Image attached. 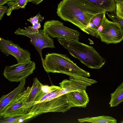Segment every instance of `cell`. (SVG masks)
<instances>
[{
    "label": "cell",
    "mask_w": 123,
    "mask_h": 123,
    "mask_svg": "<svg viewBox=\"0 0 123 123\" xmlns=\"http://www.w3.org/2000/svg\"><path fill=\"white\" fill-rule=\"evenodd\" d=\"M58 42L74 57L79 60L89 68L99 69L105 64V59L93 47L78 41L57 38Z\"/></svg>",
    "instance_id": "6da1fadb"
},
{
    "label": "cell",
    "mask_w": 123,
    "mask_h": 123,
    "mask_svg": "<svg viewBox=\"0 0 123 123\" xmlns=\"http://www.w3.org/2000/svg\"><path fill=\"white\" fill-rule=\"evenodd\" d=\"M7 6H0V19L1 20L4 14L6 12L7 9Z\"/></svg>",
    "instance_id": "4316f807"
},
{
    "label": "cell",
    "mask_w": 123,
    "mask_h": 123,
    "mask_svg": "<svg viewBox=\"0 0 123 123\" xmlns=\"http://www.w3.org/2000/svg\"><path fill=\"white\" fill-rule=\"evenodd\" d=\"M111 96L109 103L110 107L117 106L123 102V81Z\"/></svg>",
    "instance_id": "ac0fdd59"
},
{
    "label": "cell",
    "mask_w": 123,
    "mask_h": 123,
    "mask_svg": "<svg viewBox=\"0 0 123 123\" xmlns=\"http://www.w3.org/2000/svg\"><path fill=\"white\" fill-rule=\"evenodd\" d=\"M36 68V63L30 61L17 63L5 68L3 74L5 77L11 82H20L32 74Z\"/></svg>",
    "instance_id": "52a82bcc"
},
{
    "label": "cell",
    "mask_w": 123,
    "mask_h": 123,
    "mask_svg": "<svg viewBox=\"0 0 123 123\" xmlns=\"http://www.w3.org/2000/svg\"><path fill=\"white\" fill-rule=\"evenodd\" d=\"M95 4L106 12H115L116 2L115 0H88Z\"/></svg>",
    "instance_id": "ffe728a7"
},
{
    "label": "cell",
    "mask_w": 123,
    "mask_h": 123,
    "mask_svg": "<svg viewBox=\"0 0 123 123\" xmlns=\"http://www.w3.org/2000/svg\"><path fill=\"white\" fill-rule=\"evenodd\" d=\"M61 89V88L57 89L56 91L48 97L42 102L50 100L60 96Z\"/></svg>",
    "instance_id": "484cf974"
},
{
    "label": "cell",
    "mask_w": 123,
    "mask_h": 123,
    "mask_svg": "<svg viewBox=\"0 0 123 123\" xmlns=\"http://www.w3.org/2000/svg\"><path fill=\"white\" fill-rule=\"evenodd\" d=\"M44 18V17H41L39 13L35 16L29 19H28L27 20L32 24L35 22H38L39 21L41 22Z\"/></svg>",
    "instance_id": "d4e9b609"
},
{
    "label": "cell",
    "mask_w": 123,
    "mask_h": 123,
    "mask_svg": "<svg viewBox=\"0 0 123 123\" xmlns=\"http://www.w3.org/2000/svg\"><path fill=\"white\" fill-rule=\"evenodd\" d=\"M99 36L102 42L107 44H115L123 40V32L117 23L109 20L105 16Z\"/></svg>",
    "instance_id": "ba28073f"
},
{
    "label": "cell",
    "mask_w": 123,
    "mask_h": 123,
    "mask_svg": "<svg viewBox=\"0 0 123 123\" xmlns=\"http://www.w3.org/2000/svg\"><path fill=\"white\" fill-rule=\"evenodd\" d=\"M18 86L6 95H3L0 98V113L12 102L16 99L24 91L25 84V79L20 82Z\"/></svg>",
    "instance_id": "4fadbf2b"
},
{
    "label": "cell",
    "mask_w": 123,
    "mask_h": 123,
    "mask_svg": "<svg viewBox=\"0 0 123 123\" xmlns=\"http://www.w3.org/2000/svg\"><path fill=\"white\" fill-rule=\"evenodd\" d=\"M32 25V27L34 29L39 30L41 27V25L40 22L35 23Z\"/></svg>",
    "instance_id": "83f0119b"
},
{
    "label": "cell",
    "mask_w": 123,
    "mask_h": 123,
    "mask_svg": "<svg viewBox=\"0 0 123 123\" xmlns=\"http://www.w3.org/2000/svg\"><path fill=\"white\" fill-rule=\"evenodd\" d=\"M0 49L7 56L12 55L16 59L17 63L27 62L31 60V54L28 50L24 49L12 41L0 37Z\"/></svg>",
    "instance_id": "9c48e42d"
},
{
    "label": "cell",
    "mask_w": 123,
    "mask_h": 123,
    "mask_svg": "<svg viewBox=\"0 0 123 123\" xmlns=\"http://www.w3.org/2000/svg\"><path fill=\"white\" fill-rule=\"evenodd\" d=\"M6 3V0H0V5L2 6Z\"/></svg>",
    "instance_id": "f546056e"
},
{
    "label": "cell",
    "mask_w": 123,
    "mask_h": 123,
    "mask_svg": "<svg viewBox=\"0 0 123 123\" xmlns=\"http://www.w3.org/2000/svg\"><path fill=\"white\" fill-rule=\"evenodd\" d=\"M34 112L18 114L0 118V123H18L37 115Z\"/></svg>",
    "instance_id": "2e32d148"
},
{
    "label": "cell",
    "mask_w": 123,
    "mask_h": 123,
    "mask_svg": "<svg viewBox=\"0 0 123 123\" xmlns=\"http://www.w3.org/2000/svg\"><path fill=\"white\" fill-rule=\"evenodd\" d=\"M43 29L52 38L76 41L79 39L80 34L78 31L65 26L63 23L58 20L47 21L44 24Z\"/></svg>",
    "instance_id": "8992f818"
},
{
    "label": "cell",
    "mask_w": 123,
    "mask_h": 123,
    "mask_svg": "<svg viewBox=\"0 0 123 123\" xmlns=\"http://www.w3.org/2000/svg\"><path fill=\"white\" fill-rule=\"evenodd\" d=\"M33 81L30 92L26 100L28 107V111L30 108L32 106L43 85L36 77L34 78Z\"/></svg>",
    "instance_id": "e0dca14e"
},
{
    "label": "cell",
    "mask_w": 123,
    "mask_h": 123,
    "mask_svg": "<svg viewBox=\"0 0 123 123\" xmlns=\"http://www.w3.org/2000/svg\"><path fill=\"white\" fill-rule=\"evenodd\" d=\"M31 88V86L28 87L16 99L9 105L0 113V118L27 113L28 107L26 100Z\"/></svg>",
    "instance_id": "8fae6325"
},
{
    "label": "cell",
    "mask_w": 123,
    "mask_h": 123,
    "mask_svg": "<svg viewBox=\"0 0 123 123\" xmlns=\"http://www.w3.org/2000/svg\"><path fill=\"white\" fill-rule=\"evenodd\" d=\"M73 0L81 9L89 14L95 15L102 12H106L95 4L88 0Z\"/></svg>",
    "instance_id": "9a60e30c"
},
{
    "label": "cell",
    "mask_w": 123,
    "mask_h": 123,
    "mask_svg": "<svg viewBox=\"0 0 123 123\" xmlns=\"http://www.w3.org/2000/svg\"><path fill=\"white\" fill-rule=\"evenodd\" d=\"M56 13L62 20L70 22L86 33V29L95 15L89 14L73 0H63L58 5Z\"/></svg>",
    "instance_id": "3957f363"
},
{
    "label": "cell",
    "mask_w": 123,
    "mask_h": 123,
    "mask_svg": "<svg viewBox=\"0 0 123 123\" xmlns=\"http://www.w3.org/2000/svg\"><path fill=\"white\" fill-rule=\"evenodd\" d=\"M71 107L66 94H65L50 100L33 105L29 109L27 113L33 112L37 115L49 112L64 113Z\"/></svg>",
    "instance_id": "5b68a950"
},
{
    "label": "cell",
    "mask_w": 123,
    "mask_h": 123,
    "mask_svg": "<svg viewBox=\"0 0 123 123\" xmlns=\"http://www.w3.org/2000/svg\"><path fill=\"white\" fill-rule=\"evenodd\" d=\"M6 2L9 6L6 12L8 16L10 15L13 10L20 8L24 9L27 3V0H6Z\"/></svg>",
    "instance_id": "44dd1931"
},
{
    "label": "cell",
    "mask_w": 123,
    "mask_h": 123,
    "mask_svg": "<svg viewBox=\"0 0 123 123\" xmlns=\"http://www.w3.org/2000/svg\"><path fill=\"white\" fill-rule=\"evenodd\" d=\"M106 12H104L99 13L94 16L91 20L86 28V33L99 38L98 33V27L103 25Z\"/></svg>",
    "instance_id": "5bb4252c"
},
{
    "label": "cell",
    "mask_w": 123,
    "mask_h": 123,
    "mask_svg": "<svg viewBox=\"0 0 123 123\" xmlns=\"http://www.w3.org/2000/svg\"><path fill=\"white\" fill-rule=\"evenodd\" d=\"M69 76V80L65 79L59 83L62 88L60 96L74 91L86 90L87 86L97 82L94 80L77 75Z\"/></svg>",
    "instance_id": "30bf717a"
},
{
    "label": "cell",
    "mask_w": 123,
    "mask_h": 123,
    "mask_svg": "<svg viewBox=\"0 0 123 123\" xmlns=\"http://www.w3.org/2000/svg\"><path fill=\"white\" fill-rule=\"evenodd\" d=\"M107 15L113 22L117 24L121 30L123 32V19L117 17L115 12L108 14Z\"/></svg>",
    "instance_id": "603a6c76"
},
{
    "label": "cell",
    "mask_w": 123,
    "mask_h": 123,
    "mask_svg": "<svg viewBox=\"0 0 123 123\" xmlns=\"http://www.w3.org/2000/svg\"><path fill=\"white\" fill-rule=\"evenodd\" d=\"M66 94L71 107L85 108L89 101L85 89L74 91Z\"/></svg>",
    "instance_id": "7c38bea8"
},
{
    "label": "cell",
    "mask_w": 123,
    "mask_h": 123,
    "mask_svg": "<svg viewBox=\"0 0 123 123\" xmlns=\"http://www.w3.org/2000/svg\"><path fill=\"white\" fill-rule=\"evenodd\" d=\"M80 123L84 122L94 123H117V120L114 117L108 116H101L96 117H87L78 119Z\"/></svg>",
    "instance_id": "d6986e66"
},
{
    "label": "cell",
    "mask_w": 123,
    "mask_h": 123,
    "mask_svg": "<svg viewBox=\"0 0 123 123\" xmlns=\"http://www.w3.org/2000/svg\"><path fill=\"white\" fill-rule=\"evenodd\" d=\"M122 122L123 123V119L122 120Z\"/></svg>",
    "instance_id": "1f68e13d"
},
{
    "label": "cell",
    "mask_w": 123,
    "mask_h": 123,
    "mask_svg": "<svg viewBox=\"0 0 123 123\" xmlns=\"http://www.w3.org/2000/svg\"><path fill=\"white\" fill-rule=\"evenodd\" d=\"M61 88L60 86H49L48 85H43L40 92L36 98L32 106L39 101L46 94L53 90Z\"/></svg>",
    "instance_id": "7402d4cb"
},
{
    "label": "cell",
    "mask_w": 123,
    "mask_h": 123,
    "mask_svg": "<svg viewBox=\"0 0 123 123\" xmlns=\"http://www.w3.org/2000/svg\"><path fill=\"white\" fill-rule=\"evenodd\" d=\"M42 62L44 70L47 73L77 75L87 78L91 76L89 72L79 67L66 55L49 53Z\"/></svg>",
    "instance_id": "7a4b0ae2"
},
{
    "label": "cell",
    "mask_w": 123,
    "mask_h": 123,
    "mask_svg": "<svg viewBox=\"0 0 123 123\" xmlns=\"http://www.w3.org/2000/svg\"><path fill=\"white\" fill-rule=\"evenodd\" d=\"M25 28H19L14 33L16 35H24L30 38V43L35 47L39 53L42 62L44 59L42 56V50L45 48L52 49L55 48L53 40L49 37L44 29H35L30 26L28 27H25Z\"/></svg>",
    "instance_id": "277c9868"
},
{
    "label": "cell",
    "mask_w": 123,
    "mask_h": 123,
    "mask_svg": "<svg viewBox=\"0 0 123 123\" xmlns=\"http://www.w3.org/2000/svg\"><path fill=\"white\" fill-rule=\"evenodd\" d=\"M116 2H119L123 1V0H115Z\"/></svg>",
    "instance_id": "4dcf8cb0"
},
{
    "label": "cell",
    "mask_w": 123,
    "mask_h": 123,
    "mask_svg": "<svg viewBox=\"0 0 123 123\" xmlns=\"http://www.w3.org/2000/svg\"><path fill=\"white\" fill-rule=\"evenodd\" d=\"M43 0H27L28 2H31L33 3L38 4L41 3Z\"/></svg>",
    "instance_id": "f1b7e54d"
},
{
    "label": "cell",
    "mask_w": 123,
    "mask_h": 123,
    "mask_svg": "<svg viewBox=\"0 0 123 123\" xmlns=\"http://www.w3.org/2000/svg\"><path fill=\"white\" fill-rule=\"evenodd\" d=\"M115 13L117 16L123 19V1L116 2Z\"/></svg>",
    "instance_id": "cb8c5ba5"
}]
</instances>
